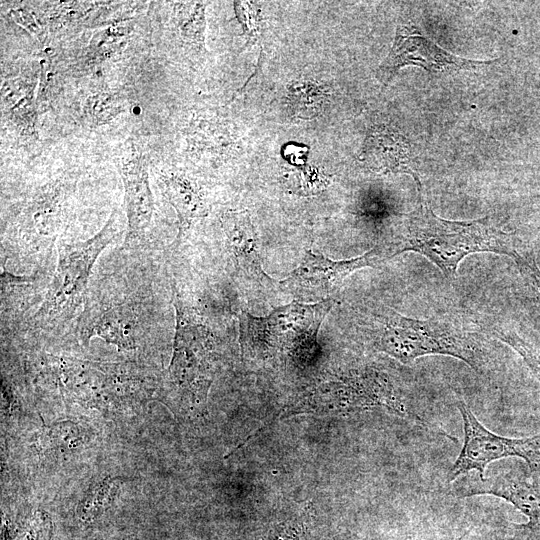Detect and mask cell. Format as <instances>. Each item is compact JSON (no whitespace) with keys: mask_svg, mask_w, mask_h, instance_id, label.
<instances>
[{"mask_svg":"<svg viewBox=\"0 0 540 540\" xmlns=\"http://www.w3.org/2000/svg\"><path fill=\"white\" fill-rule=\"evenodd\" d=\"M458 496L492 495L514 505L529 519L526 527L540 531V482L513 473L487 478L464 477L455 485Z\"/></svg>","mask_w":540,"mask_h":540,"instance_id":"cell-12","label":"cell"},{"mask_svg":"<svg viewBox=\"0 0 540 540\" xmlns=\"http://www.w3.org/2000/svg\"><path fill=\"white\" fill-rule=\"evenodd\" d=\"M51 534V520L45 512L40 511L31 521L25 540H50Z\"/></svg>","mask_w":540,"mask_h":540,"instance_id":"cell-25","label":"cell"},{"mask_svg":"<svg viewBox=\"0 0 540 540\" xmlns=\"http://www.w3.org/2000/svg\"><path fill=\"white\" fill-rule=\"evenodd\" d=\"M45 277V276H44ZM43 275L35 273L31 276H20L9 272L5 267L1 273V316L2 325L13 327L22 323L21 318L35 305L43 300L40 285H48L50 280L41 281Z\"/></svg>","mask_w":540,"mask_h":540,"instance_id":"cell-15","label":"cell"},{"mask_svg":"<svg viewBox=\"0 0 540 540\" xmlns=\"http://www.w3.org/2000/svg\"><path fill=\"white\" fill-rule=\"evenodd\" d=\"M10 14L15 22L28 30L38 40H42L43 32L29 12L23 9H13L10 11Z\"/></svg>","mask_w":540,"mask_h":540,"instance_id":"cell-27","label":"cell"},{"mask_svg":"<svg viewBox=\"0 0 540 540\" xmlns=\"http://www.w3.org/2000/svg\"><path fill=\"white\" fill-rule=\"evenodd\" d=\"M171 289L176 323L168 381L180 397L201 407L213 381L211 333L173 283Z\"/></svg>","mask_w":540,"mask_h":540,"instance_id":"cell-5","label":"cell"},{"mask_svg":"<svg viewBox=\"0 0 540 540\" xmlns=\"http://www.w3.org/2000/svg\"><path fill=\"white\" fill-rule=\"evenodd\" d=\"M327 100L325 87L312 80L292 82L287 90L286 106L293 118L310 119L317 116Z\"/></svg>","mask_w":540,"mask_h":540,"instance_id":"cell-19","label":"cell"},{"mask_svg":"<svg viewBox=\"0 0 540 540\" xmlns=\"http://www.w3.org/2000/svg\"><path fill=\"white\" fill-rule=\"evenodd\" d=\"M205 10L204 2L174 3L173 21L180 42L195 53L205 51Z\"/></svg>","mask_w":540,"mask_h":540,"instance_id":"cell-18","label":"cell"},{"mask_svg":"<svg viewBox=\"0 0 540 540\" xmlns=\"http://www.w3.org/2000/svg\"><path fill=\"white\" fill-rule=\"evenodd\" d=\"M164 196L175 209L178 220L177 242L185 238L194 221L207 214V202L202 188L196 181L179 172L161 176Z\"/></svg>","mask_w":540,"mask_h":540,"instance_id":"cell-14","label":"cell"},{"mask_svg":"<svg viewBox=\"0 0 540 540\" xmlns=\"http://www.w3.org/2000/svg\"><path fill=\"white\" fill-rule=\"evenodd\" d=\"M190 147L204 157L222 159L235 155L239 149L237 137L222 123L199 120L190 130Z\"/></svg>","mask_w":540,"mask_h":540,"instance_id":"cell-17","label":"cell"},{"mask_svg":"<svg viewBox=\"0 0 540 540\" xmlns=\"http://www.w3.org/2000/svg\"><path fill=\"white\" fill-rule=\"evenodd\" d=\"M236 14L242 23L248 37L255 39L259 34V20L258 15L255 13L249 5L235 3Z\"/></svg>","mask_w":540,"mask_h":540,"instance_id":"cell-26","label":"cell"},{"mask_svg":"<svg viewBox=\"0 0 540 540\" xmlns=\"http://www.w3.org/2000/svg\"><path fill=\"white\" fill-rule=\"evenodd\" d=\"M50 443H54L57 448L65 450L75 449L83 443V436L79 428L73 422H61L51 426L47 430Z\"/></svg>","mask_w":540,"mask_h":540,"instance_id":"cell-24","label":"cell"},{"mask_svg":"<svg viewBox=\"0 0 540 540\" xmlns=\"http://www.w3.org/2000/svg\"><path fill=\"white\" fill-rule=\"evenodd\" d=\"M68 188L61 182L44 186L24 203L3 247L19 256H40L49 261L66 222Z\"/></svg>","mask_w":540,"mask_h":540,"instance_id":"cell-7","label":"cell"},{"mask_svg":"<svg viewBox=\"0 0 540 540\" xmlns=\"http://www.w3.org/2000/svg\"><path fill=\"white\" fill-rule=\"evenodd\" d=\"M457 407L463 421L464 442L449 471L450 482L472 470L484 478L488 464L506 457L522 458L531 471L540 466V434L522 439L500 436L486 429L464 401L458 402Z\"/></svg>","mask_w":540,"mask_h":540,"instance_id":"cell-8","label":"cell"},{"mask_svg":"<svg viewBox=\"0 0 540 540\" xmlns=\"http://www.w3.org/2000/svg\"><path fill=\"white\" fill-rule=\"evenodd\" d=\"M386 259L388 256L382 246L347 260H332L309 250L300 264L277 285L297 299L323 301L331 299L330 296L341 288L347 276L358 269L374 267Z\"/></svg>","mask_w":540,"mask_h":540,"instance_id":"cell-9","label":"cell"},{"mask_svg":"<svg viewBox=\"0 0 540 540\" xmlns=\"http://www.w3.org/2000/svg\"><path fill=\"white\" fill-rule=\"evenodd\" d=\"M491 63L493 61H476L451 54L421 34L416 27L401 25L397 28L388 56L379 66L377 76L386 84L404 66L415 65L432 73H442L471 70Z\"/></svg>","mask_w":540,"mask_h":540,"instance_id":"cell-10","label":"cell"},{"mask_svg":"<svg viewBox=\"0 0 540 540\" xmlns=\"http://www.w3.org/2000/svg\"><path fill=\"white\" fill-rule=\"evenodd\" d=\"M220 222L237 270L261 285L270 287L277 283L263 270L258 235L248 212L227 211Z\"/></svg>","mask_w":540,"mask_h":540,"instance_id":"cell-13","label":"cell"},{"mask_svg":"<svg viewBox=\"0 0 540 540\" xmlns=\"http://www.w3.org/2000/svg\"><path fill=\"white\" fill-rule=\"evenodd\" d=\"M400 138V135L390 130L371 131L364 146V161L375 170L411 173L412 171L407 166V146Z\"/></svg>","mask_w":540,"mask_h":540,"instance_id":"cell-16","label":"cell"},{"mask_svg":"<svg viewBox=\"0 0 540 540\" xmlns=\"http://www.w3.org/2000/svg\"><path fill=\"white\" fill-rule=\"evenodd\" d=\"M119 166L127 217L123 248L128 251L138 250L145 241L154 212L148 164L143 154L133 149L122 157Z\"/></svg>","mask_w":540,"mask_h":540,"instance_id":"cell-11","label":"cell"},{"mask_svg":"<svg viewBox=\"0 0 540 540\" xmlns=\"http://www.w3.org/2000/svg\"><path fill=\"white\" fill-rule=\"evenodd\" d=\"M125 272L99 276L89 286L76 320V332L83 346L99 337L118 351L138 348V341L154 325L156 302L151 284L128 280Z\"/></svg>","mask_w":540,"mask_h":540,"instance_id":"cell-3","label":"cell"},{"mask_svg":"<svg viewBox=\"0 0 540 540\" xmlns=\"http://www.w3.org/2000/svg\"><path fill=\"white\" fill-rule=\"evenodd\" d=\"M373 347L408 364L427 355H446L476 372L486 364L481 336L455 317L410 318L380 305L369 308L363 322Z\"/></svg>","mask_w":540,"mask_h":540,"instance_id":"cell-2","label":"cell"},{"mask_svg":"<svg viewBox=\"0 0 540 540\" xmlns=\"http://www.w3.org/2000/svg\"><path fill=\"white\" fill-rule=\"evenodd\" d=\"M333 305V299L313 304L294 301L274 309L265 317L242 312L239 316L242 345L263 354L284 348L310 347Z\"/></svg>","mask_w":540,"mask_h":540,"instance_id":"cell-6","label":"cell"},{"mask_svg":"<svg viewBox=\"0 0 540 540\" xmlns=\"http://www.w3.org/2000/svg\"><path fill=\"white\" fill-rule=\"evenodd\" d=\"M120 487V480L106 477L85 494L76 508L78 520L90 524L97 520L115 501Z\"/></svg>","mask_w":540,"mask_h":540,"instance_id":"cell-20","label":"cell"},{"mask_svg":"<svg viewBox=\"0 0 540 540\" xmlns=\"http://www.w3.org/2000/svg\"><path fill=\"white\" fill-rule=\"evenodd\" d=\"M382 248L388 258L408 251L419 253L448 278L456 275L461 261L471 254L490 252L513 258L519 251L513 235L494 226L487 217L446 220L438 217L421 198Z\"/></svg>","mask_w":540,"mask_h":540,"instance_id":"cell-1","label":"cell"},{"mask_svg":"<svg viewBox=\"0 0 540 540\" xmlns=\"http://www.w3.org/2000/svg\"><path fill=\"white\" fill-rule=\"evenodd\" d=\"M493 334L503 343L516 351L540 381V348L520 336L514 329L494 327Z\"/></svg>","mask_w":540,"mask_h":540,"instance_id":"cell-22","label":"cell"},{"mask_svg":"<svg viewBox=\"0 0 540 540\" xmlns=\"http://www.w3.org/2000/svg\"><path fill=\"white\" fill-rule=\"evenodd\" d=\"M123 111V105L115 94H98L89 99L88 114L92 121H107Z\"/></svg>","mask_w":540,"mask_h":540,"instance_id":"cell-23","label":"cell"},{"mask_svg":"<svg viewBox=\"0 0 540 540\" xmlns=\"http://www.w3.org/2000/svg\"><path fill=\"white\" fill-rule=\"evenodd\" d=\"M513 259L520 274L522 292L528 311L540 327V268L530 252L519 250Z\"/></svg>","mask_w":540,"mask_h":540,"instance_id":"cell-21","label":"cell"},{"mask_svg":"<svg viewBox=\"0 0 540 540\" xmlns=\"http://www.w3.org/2000/svg\"><path fill=\"white\" fill-rule=\"evenodd\" d=\"M121 234L118 211L105 225L83 241H59L57 261L44 298L24 322L34 330L52 331L79 316L90 286L93 268L100 254Z\"/></svg>","mask_w":540,"mask_h":540,"instance_id":"cell-4","label":"cell"}]
</instances>
